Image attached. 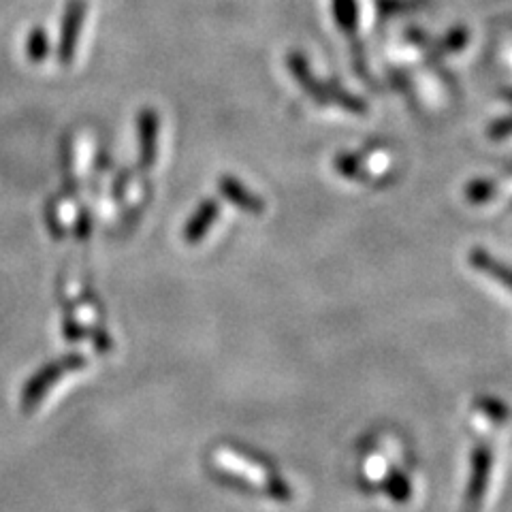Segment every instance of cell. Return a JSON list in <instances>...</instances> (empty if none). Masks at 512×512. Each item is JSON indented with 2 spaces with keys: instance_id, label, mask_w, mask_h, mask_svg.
Segmentation results:
<instances>
[{
  "instance_id": "cell-1",
  "label": "cell",
  "mask_w": 512,
  "mask_h": 512,
  "mask_svg": "<svg viewBox=\"0 0 512 512\" xmlns=\"http://www.w3.org/2000/svg\"><path fill=\"white\" fill-rule=\"evenodd\" d=\"M286 62H288V71L293 73V77L297 79V84L301 86V90L310 94L318 105L335 103V105H342L344 109L352 111V114H363V111L367 109L365 103L361 99H355L352 94L320 84L316 75L310 69V62L306 60V56H303V54H299V52L288 54Z\"/></svg>"
},
{
  "instance_id": "cell-2",
  "label": "cell",
  "mask_w": 512,
  "mask_h": 512,
  "mask_svg": "<svg viewBox=\"0 0 512 512\" xmlns=\"http://www.w3.org/2000/svg\"><path fill=\"white\" fill-rule=\"evenodd\" d=\"M82 367H86V359L82 355H67V357H62L54 363H47L45 367H41V370L32 376L24 387L22 408L26 412H30L64 374L82 370Z\"/></svg>"
},
{
  "instance_id": "cell-3",
  "label": "cell",
  "mask_w": 512,
  "mask_h": 512,
  "mask_svg": "<svg viewBox=\"0 0 512 512\" xmlns=\"http://www.w3.org/2000/svg\"><path fill=\"white\" fill-rule=\"evenodd\" d=\"M86 11H88L86 0H69L67 7H64V18H62V26H60V41H58V60L62 64H71L75 58L79 32H82Z\"/></svg>"
},
{
  "instance_id": "cell-4",
  "label": "cell",
  "mask_w": 512,
  "mask_h": 512,
  "mask_svg": "<svg viewBox=\"0 0 512 512\" xmlns=\"http://www.w3.org/2000/svg\"><path fill=\"white\" fill-rule=\"evenodd\" d=\"M491 468H493L491 448L476 446L472 453L470 483H468V491H466V512H478V508L483 506L487 487H489Z\"/></svg>"
},
{
  "instance_id": "cell-5",
  "label": "cell",
  "mask_w": 512,
  "mask_h": 512,
  "mask_svg": "<svg viewBox=\"0 0 512 512\" xmlns=\"http://www.w3.org/2000/svg\"><path fill=\"white\" fill-rule=\"evenodd\" d=\"M158 128L160 120L154 109L146 107L137 116V135H139V165L143 169L154 167L158 158Z\"/></svg>"
},
{
  "instance_id": "cell-6",
  "label": "cell",
  "mask_w": 512,
  "mask_h": 512,
  "mask_svg": "<svg viewBox=\"0 0 512 512\" xmlns=\"http://www.w3.org/2000/svg\"><path fill=\"white\" fill-rule=\"evenodd\" d=\"M218 190L220 195L233 203L237 210H242L246 214H263L265 212V201L254 195V192L248 190L246 184L239 182L233 175H222L218 180Z\"/></svg>"
},
{
  "instance_id": "cell-7",
  "label": "cell",
  "mask_w": 512,
  "mask_h": 512,
  "mask_svg": "<svg viewBox=\"0 0 512 512\" xmlns=\"http://www.w3.org/2000/svg\"><path fill=\"white\" fill-rule=\"evenodd\" d=\"M218 214H220V205H218L216 199L203 201V203L197 207V212L192 214L190 220L186 222V227H184V242H186V244H192V246L203 242V237L212 231Z\"/></svg>"
},
{
  "instance_id": "cell-8",
  "label": "cell",
  "mask_w": 512,
  "mask_h": 512,
  "mask_svg": "<svg viewBox=\"0 0 512 512\" xmlns=\"http://www.w3.org/2000/svg\"><path fill=\"white\" fill-rule=\"evenodd\" d=\"M468 259H470V265L474 269L483 271V274H487L493 280H498L502 286H506L508 291L512 293V269L510 267H506L500 261H495L493 256L487 250H483V248H474L470 252Z\"/></svg>"
},
{
  "instance_id": "cell-9",
  "label": "cell",
  "mask_w": 512,
  "mask_h": 512,
  "mask_svg": "<svg viewBox=\"0 0 512 512\" xmlns=\"http://www.w3.org/2000/svg\"><path fill=\"white\" fill-rule=\"evenodd\" d=\"M333 18L346 35H355L359 26L357 0H333Z\"/></svg>"
},
{
  "instance_id": "cell-10",
  "label": "cell",
  "mask_w": 512,
  "mask_h": 512,
  "mask_svg": "<svg viewBox=\"0 0 512 512\" xmlns=\"http://www.w3.org/2000/svg\"><path fill=\"white\" fill-rule=\"evenodd\" d=\"M384 493L397 504H406L412 498V483L402 470H393L382 483Z\"/></svg>"
},
{
  "instance_id": "cell-11",
  "label": "cell",
  "mask_w": 512,
  "mask_h": 512,
  "mask_svg": "<svg viewBox=\"0 0 512 512\" xmlns=\"http://www.w3.org/2000/svg\"><path fill=\"white\" fill-rule=\"evenodd\" d=\"M26 56L30 62H43L47 56H50V37H47L45 28L35 26L28 32Z\"/></svg>"
},
{
  "instance_id": "cell-12",
  "label": "cell",
  "mask_w": 512,
  "mask_h": 512,
  "mask_svg": "<svg viewBox=\"0 0 512 512\" xmlns=\"http://www.w3.org/2000/svg\"><path fill=\"white\" fill-rule=\"evenodd\" d=\"M333 165H335V171L344 175V178H348V180H363L365 178V173H363L365 169H363V163L357 154H350V152L338 154L333 160Z\"/></svg>"
},
{
  "instance_id": "cell-13",
  "label": "cell",
  "mask_w": 512,
  "mask_h": 512,
  "mask_svg": "<svg viewBox=\"0 0 512 512\" xmlns=\"http://www.w3.org/2000/svg\"><path fill=\"white\" fill-rule=\"evenodd\" d=\"M476 408L483 412V414H487L489 419L495 421V423H504L508 416H510V410L502 402V399H495V397H489V395L478 397L476 399Z\"/></svg>"
},
{
  "instance_id": "cell-14",
  "label": "cell",
  "mask_w": 512,
  "mask_h": 512,
  "mask_svg": "<svg viewBox=\"0 0 512 512\" xmlns=\"http://www.w3.org/2000/svg\"><path fill=\"white\" fill-rule=\"evenodd\" d=\"M493 195H495V184H493L491 180L478 178V180H472V182L466 186V199H468L470 203H474V205L491 201Z\"/></svg>"
},
{
  "instance_id": "cell-15",
  "label": "cell",
  "mask_w": 512,
  "mask_h": 512,
  "mask_svg": "<svg viewBox=\"0 0 512 512\" xmlns=\"http://www.w3.org/2000/svg\"><path fill=\"white\" fill-rule=\"evenodd\" d=\"M487 135H489L491 141H502V139L510 137V135H512V116L502 118V120H495V122L489 126Z\"/></svg>"
},
{
  "instance_id": "cell-16",
  "label": "cell",
  "mask_w": 512,
  "mask_h": 512,
  "mask_svg": "<svg viewBox=\"0 0 512 512\" xmlns=\"http://www.w3.org/2000/svg\"><path fill=\"white\" fill-rule=\"evenodd\" d=\"M88 231H90V222H88V214H86V216L79 218V227H77V235H79V239H82V242L88 237Z\"/></svg>"
}]
</instances>
